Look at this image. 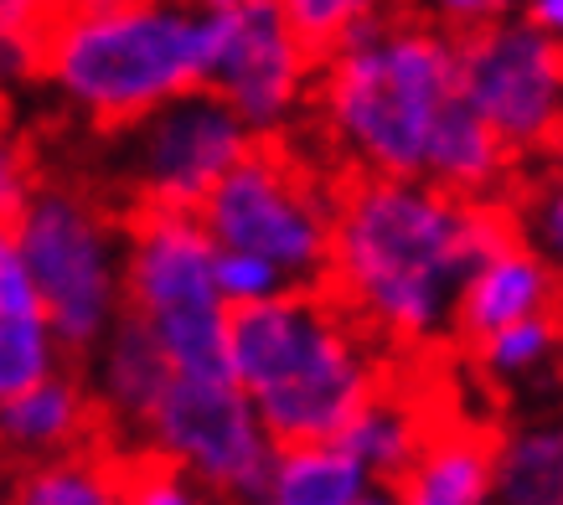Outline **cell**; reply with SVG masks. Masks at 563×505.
I'll return each mask as SVG.
<instances>
[{"label": "cell", "mask_w": 563, "mask_h": 505, "mask_svg": "<svg viewBox=\"0 0 563 505\" xmlns=\"http://www.w3.org/2000/svg\"><path fill=\"white\" fill-rule=\"evenodd\" d=\"M512 237V212L429 181L352 176L336 186L325 289L383 351H424L455 330L481 258Z\"/></svg>", "instance_id": "obj_1"}, {"label": "cell", "mask_w": 563, "mask_h": 505, "mask_svg": "<svg viewBox=\"0 0 563 505\" xmlns=\"http://www.w3.org/2000/svg\"><path fill=\"white\" fill-rule=\"evenodd\" d=\"M222 367L254 403L274 449L331 444L388 388V351L325 289L228 310Z\"/></svg>", "instance_id": "obj_2"}, {"label": "cell", "mask_w": 563, "mask_h": 505, "mask_svg": "<svg viewBox=\"0 0 563 505\" xmlns=\"http://www.w3.org/2000/svg\"><path fill=\"white\" fill-rule=\"evenodd\" d=\"M461 99L455 36L424 16H377L316 63V130L352 176L419 181L424 145Z\"/></svg>", "instance_id": "obj_3"}, {"label": "cell", "mask_w": 563, "mask_h": 505, "mask_svg": "<svg viewBox=\"0 0 563 505\" xmlns=\"http://www.w3.org/2000/svg\"><path fill=\"white\" fill-rule=\"evenodd\" d=\"M222 16L187 0H124L57 11L36 42V72L99 130H124L176 93L207 83Z\"/></svg>", "instance_id": "obj_4"}, {"label": "cell", "mask_w": 563, "mask_h": 505, "mask_svg": "<svg viewBox=\"0 0 563 505\" xmlns=\"http://www.w3.org/2000/svg\"><path fill=\"white\" fill-rule=\"evenodd\" d=\"M11 237L57 346L88 356L124 315V227L78 186H36Z\"/></svg>", "instance_id": "obj_5"}, {"label": "cell", "mask_w": 563, "mask_h": 505, "mask_svg": "<svg viewBox=\"0 0 563 505\" xmlns=\"http://www.w3.org/2000/svg\"><path fill=\"white\" fill-rule=\"evenodd\" d=\"M336 186L285 145H254L197 206L202 233L222 252L264 258L290 289H325Z\"/></svg>", "instance_id": "obj_6"}, {"label": "cell", "mask_w": 563, "mask_h": 505, "mask_svg": "<svg viewBox=\"0 0 563 505\" xmlns=\"http://www.w3.org/2000/svg\"><path fill=\"white\" fill-rule=\"evenodd\" d=\"M212 237L191 212H135L124 222V315L151 330L172 371L228 377V304L212 279Z\"/></svg>", "instance_id": "obj_7"}, {"label": "cell", "mask_w": 563, "mask_h": 505, "mask_svg": "<svg viewBox=\"0 0 563 505\" xmlns=\"http://www.w3.org/2000/svg\"><path fill=\"white\" fill-rule=\"evenodd\" d=\"M140 454L161 459L202 485L222 505H249L269 470L274 444L258 423L254 403L233 388V377H187L172 382L140 428Z\"/></svg>", "instance_id": "obj_8"}, {"label": "cell", "mask_w": 563, "mask_h": 505, "mask_svg": "<svg viewBox=\"0 0 563 505\" xmlns=\"http://www.w3.org/2000/svg\"><path fill=\"white\" fill-rule=\"evenodd\" d=\"M258 139L243 119L212 93L191 88L172 103L120 130V181L135 197V212H191L212 197V186L254 150Z\"/></svg>", "instance_id": "obj_9"}, {"label": "cell", "mask_w": 563, "mask_h": 505, "mask_svg": "<svg viewBox=\"0 0 563 505\" xmlns=\"http://www.w3.org/2000/svg\"><path fill=\"white\" fill-rule=\"evenodd\" d=\"M465 109L512 155H553L563 135V52L538 26L501 16L455 42Z\"/></svg>", "instance_id": "obj_10"}, {"label": "cell", "mask_w": 563, "mask_h": 505, "mask_svg": "<svg viewBox=\"0 0 563 505\" xmlns=\"http://www.w3.org/2000/svg\"><path fill=\"white\" fill-rule=\"evenodd\" d=\"M202 88H212L243 119V130L258 145H279L295 119L310 109L316 57L295 42L274 5L233 11L218 26V47H212Z\"/></svg>", "instance_id": "obj_11"}, {"label": "cell", "mask_w": 563, "mask_h": 505, "mask_svg": "<svg viewBox=\"0 0 563 505\" xmlns=\"http://www.w3.org/2000/svg\"><path fill=\"white\" fill-rule=\"evenodd\" d=\"M559 289L563 284L553 279V269L512 233L471 269L461 300H455V330L450 336H461L465 346H481L486 336H496V330H507L517 321L553 315Z\"/></svg>", "instance_id": "obj_12"}, {"label": "cell", "mask_w": 563, "mask_h": 505, "mask_svg": "<svg viewBox=\"0 0 563 505\" xmlns=\"http://www.w3.org/2000/svg\"><path fill=\"white\" fill-rule=\"evenodd\" d=\"M93 428H99V407L88 397V382L63 367L57 377L0 403V454L16 459L26 470V464H42V459L88 449Z\"/></svg>", "instance_id": "obj_13"}, {"label": "cell", "mask_w": 563, "mask_h": 505, "mask_svg": "<svg viewBox=\"0 0 563 505\" xmlns=\"http://www.w3.org/2000/svg\"><path fill=\"white\" fill-rule=\"evenodd\" d=\"M166 382H172V361L161 356L151 330L130 315H120L114 330L88 351V397L99 407V418H109L124 434L145 428Z\"/></svg>", "instance_id": "obj_14"}, {"label": "cell", "mask_w": 563, "mask_h": 505, "mask_svg": "<svg viewBox=\"0 0 563 505\" xmlns=\"http://www.w3.org/2000/svg\"><path fill=\"white\" fill-rule=\"evenodd\" d=\"M393 505H492V434L481 428H434L404 480Z\"/></svg>", "instance_id": "obj_15"}, {"label": "cell", "mask_w": 563, "mask_h": 505, "mask_svg": "<svg viewBox=\"0 0 563 505\" xmlns=\"http://www.w3.org/2000/svg\"><path fill=\"white\" fill-rule=\"evenodd\" d=\"M507 176H512V155L501 150V139L465 109V99H455L424 145L419 181L440 186L450 197H465V202H496Z\"/></svg>", "instance_id": "obj_16"}, {"label": "cell", "mask_w": 563, "mask_h": 505, "mask_svg": "<svg viewBox=\"0 0 563 505\" xmlns=\"http://www.w3.org/2000/svg\"><path fill=\"white\" fill-rule=\"evenodd\" d=\"M492 505H563V413H538L492 438Z\"/></svg>", "instance_id": "obj_17"}, {"label": "cell", "mask_w": 563, "mask_h": 505, "mask_svg": "<svg viewBox=\"0 0 563 505\" xmlns=\"http://www.w3.org/2000/svg\"><path fill=\"white\" fill-rule=\"evenodd\" d=\"M373 490L362 464L342 444H285L269 454L249 505H357Z\"/></svg>", "instance_id": "obj_18"}, {"label": "cell", "mask_w": 563, "mask_h": 505, "mask_svg": "<svg viewBox=\"0 0 563 505\" xmlns=\"http://www.w3.org/2000/svg\"><path fill=\"white\" fill-rule=\"evenodd\" d=\"M429 434L434 428H429L424 407L413 403V397H404V392L383 388L373 403H362V413L336 434V444L357 459L373 485H398L404 470L419 459Z\"/></svg>", "instance_id": "obj_19"}, {"label": "cell", "mask_w": 563, "mask_h": 505, "mask_svg": "<svg viewBox=\"0 0 563 505\" xmlns=\"http://www.w3.org/2000/svg\"><path fill=\"white\" fill-rule=\"evenodd\" d=\"M120 474L124 459L103 449H73L63 459H42L0 490L5 505H120Z\"/></svg>", "instance_id": "obj_20"}, {"label": "cell", "mask_w": 563, "mask_h": 505, "mask_svg": "<svg viewBox=\"0 0 563 505\" xmlns=\"http://www.w3.org/2000/svg\"><path fill=\"white\" fill-rule=\"evenodd\" d=\"M476 367L486 382H538L543 371L559 367L563 356V315H532V321H517L507 330L486 336L481 346H471Z\"/></svg>", "instance_id": "obj_21"}, {"label": "cell", "mask_w": 563, "mask_h": 505, "mask_svg": "<svg viewBox=\"0 0 563 505\" xmlns=\"http://www.w3.org/2000/svg\"><path fill=\"white\" fill-rule=\"evenodd\" d=\"M279 21L290 26V36L321 63L331 52L367 32L377 16H388V0H274Z\"/></svg>", "instance_id": "obj_22"}, {"label": "cell", "mask_w": 563, "mask_h": 505, "mask_svg": "<svg viewBox=\"0 0 563 505\" xmlns=\"http://www.w3.org/2000/svg\"><path fill=\"white\" fill-rule=\"evenodd\" d=\"M63 356L47 315H0V403L57 377Z\"/></svg>", "instance_id": "obj_23"}, {"label": "cell", "mask_w": 563, "mask_h": 505, "mask_svg": "<svg viewBox=\"0 0 563 505\" xmlns=\"http://www.w3.org/2000/svg\"><path fill=\"white\" fill-rule=\"evenodd\" d=\"M512 233L543 258L548 269H553V279L563 284V176L559 170H548L543 181L522 197V206H517V217H512Z\"/></svg>", "instance_id": "obj_24"}, {"label": "cell", "mask_w": 563, "mask_h": 505, "mask_svg": "<svg viewBox=\"0 0 563 505\" xmlns=\"http://www.w3.org/2000/svg\"><path fill=\"white\" fill-rule=\"evenodd\" d=\"M63 11V0H0V83L36 72V42Z\"/></svg>", "instance_id": "obj_25"}, {"label": "cell", "mask_w": 563, "mask_h": 505, "mask_svg": "<svg viewBox=\"0 0 563 505\" xmlns=\"http://www.w3.org/2000/svg\"><path fill=\"white\" fill-rule=\"evenodd\" d=\"M120 505H218V501H212L202 485H191L181 470L140 454V459H124Z\"/></svg>", "instance_id": "obj_26"}, {"label": "cell", "mask_w": 563, "mask_h": 505, "mask_svg": "<svg viewBox=\"0 0 563 505\" xmlns=\"http://www.w3.org/2000/svg\"><path fill=\"white\" fill-rule=\"evenodd\" d=\"M212 279H218V294L228 310H243V304H264L290 294V284L264 263V258H249V252H222L212 258Z\"/></svg>", "instance_id": "obj_27"}, {"label": "cell", "mask_w": 563, "mask_h": 505, "mask_svg": "<svg viewBox=\"0 0 563 505\" xmlns=\"http://www.w3.org/2000/svg\"><path fill=\"white\" fill-rule=\"evenodd\" d=\"M36 186L42 181H36V166H32V155H26V145L0 124V222L16 217Z\"/></svg>", "instance_id": "obj_28"}, {"label": "cell", "mask_w": 563, "mask_h": 505, "mask_svg": "<svg viewBox=\"0 0 563 505\" xmlns=\"http://www.w3.org/2000/svg\"><path fill=\"white\" fill-rule=\"evenodd\" d=\"M517 0H429V21L440 26L444 36H471L481 32V26H492V21L512 16Z\"/></svg>", "instance_id": "obj_29"}, {"label": "cell", "mask_w": 563, "mask_h": 505, "mask_svg": "<svg viewBox=\"0 0 563 505\" xmlns=\"http://www.w3.org/2000/svg\"><path fill=\"white\" fill-rule=\"evenodd\" d=\"M517 16L538 26V32L563 52V0H517Z\"/></svg>", "instance_id": "obj_30"}, {"label": "cell", "mask_w": 563, "mask_h": 505, "mask_svg": "<svg viewBox=\"0 0 563 505\" xmlns=\"http://www.w3.org/2000/svg\"><path fill=\"white\" fill-rule=\"evenodd\" d=\"M197 11H212V16H233V11H254V5H274V0H187Z\"/></svg>", "instance_id": "obj_31"}, {"label": "cell", "mask_w": 563, "mask_h": 505, "mask_svg": "<svg viewBox=\"0 0 563 505\" xmlns=\"http://www.w3.org/2000/svg\"><path fill=\"white\" fill-rule=\"evenodd\" d=\"M16 269V237H11V222H0V279Z\"/></svg>", "instance_id": "obj_32"}, {"label": "cell", "mask_w": 563, "mask_h": 505, "mask_svg": "<svg viewBox=\"0 0 563 505\" xmlns=\"http://www.w3.org/2000/svg\"><path fill=\"white\" fill-rule=\"evenodd\" d=\"M103 5H124V0H63V11H103Z\"/></svg>", "instance_id": "obj_33"}, {"label": "cell", "mask_w": 563, "mask_h": 505, "mask_svg": "<svg viewBox=\"0 0 563 505\" xmlns=\"http://www.w3.org/2000/svg\"><path fill=\"white\" fill-rule=\"evenodd\" d=\"M357 505H393V490H388V485H373V490H367V495H362Z\"/></svg>", "instance_id": "obj_34"}, {"label": "cell", "mask_w": 563, "mask_h": 505, "mask_svg": "<svg viewBox=\"0 0 563 505\" xmlns=\"http://www.w3.org/2000/svg\"><path fill=\"white\" fill-rule=\"evenodd\" d=\"M553 170L563 176V135H559V145H553Z\"/></svg>", "instance_id": "obj_35"}, {"label": "cell", "mask_w": 563, "mask_h": 505, "mask_svg": "<svg viewBox=\"0 0 563 505\" xmlns=\"http://www.w3.org/2000/svg\"><path fill=\"white\" fill-rule=\"evenodd\" d=\"M0 505H5V501H0Z\"/></svg>", "instance_id": "obj_36"}, {"label": "cell", "mask_w": 563, "mask_h": 505, "mask_svg": "<svg viewBox=\"0 0 563 505\" xmlns=\"http://www.w3.org/2000/svg\"><path fill=\"white\" fill-rule=\"evenodd\" d=\"M218 505H222V501H218Z\"/></svg>", "instance_id": "obj_37"}]
</instances>
